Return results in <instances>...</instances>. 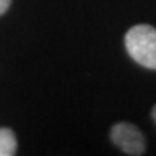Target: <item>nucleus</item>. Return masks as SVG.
<instances>
[{"label": "nucleus", "instance_id": "f257e3e1", "mask_svg": "<svg viewBox=\"0 0 156 156\" xmlns=\"http://www.w3.org/2000/svg\"><path fill=\"white\" fill-rule=\"evenodd\" d=\"M127 54L142 67L156 70V29L148 24H137L124 37Z\"/></svg>", "mask_w": 156, "mask_h": 156}, {"label": "nucleus", "instance_id": "7ed1b4c3", "mask_svg": "<svg viewBox=\"0 0 156 156\" xmlns=\"http://www.w3.org/2000/svg\"><path fill=\"white\" fill-rule=\"evenodd\" d=\"M18 151L15 132L8 127H0V156H13Z\"/></svg>", "mask_w": 156, "mask_h": 156}, {"label": "nucleus", "instance_id": "39448f33", "mask_svg": "<svg viewBox=\"0 0 156 156\" xmlns=\"http://www.w3.org/2000/svg\"><path fill=\"white\" fill-rule=\"evenodd\" d=\"M151 116H153L154 123H156V105H154V107H153V110H151Z\"/></svg>", "mask_w": 156, "mask_h": 156}, {"label": "nucleus", "instance_id": "20e7f679", "mask_svg": "<svg viewBox=\"0 0 156 156\" xmlns=\"http://www.w3.org/2000/svg\"><path fill=\"white\" fill-rule=\"evenodd\" d=\"M10 5H11V0H0V15H3L10 8Z\"/></svg>", "mask_w": 156, "mask_h": 156}, {"label": "nucleus", "instance_id": "f03ea898", "mask_svg": "<svg viewBox=\"0 0 156 156\" xmlns=\"http://www.w3.org/2000/svg\"><path fill=\"white\" fill-rule=\"evenodd\" d=\"M110 139L126 154L140 156L145 153L147 142L137 126L131 123H116L110 131Z\"/></svg>", "mask_w": 156, "mask_h": 156}]
</instances>
